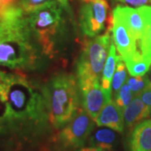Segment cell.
I'll use <instances>...</instances> for the list:
<instances>
[{
	"label": "cell",
	"mask_w": 151,
	"mask_h": 151,
	"mask_svg": "<svg viewBox=\"0 0 151 151\" xmlns=\"http://www.w3.org/2000/svg\"><path fill=\"white\" fill-rule=\"evenodd\" d=\"M0 97L5 106L0 118V135L34 145L53 133L42 86L25 74L0 70Z\"/></svg>",
	"instance_id": "6da1fadb"
},
{
	"label": "cell",
	"mask_w": 151,
	"mask_h": 151,
	"mask_svg": "<svg viewBox=\"0 0 151 151\" xmlns=\"http://www.w3.org/2000/svg\"><path fill=\"white\" fill-rule=\"evenodd\" d=\"M45 56L19 4L1 12L0 65L17 71L35 70L44 65Z\"/></svg>",
	"instance_id": "7a4b0ae2"
},
{
	"label": "cell",
	"mask_w": 151,
	"mask_h": 151,
	"mask_svg": "<svg viewBox=\"0 0 151 151\" xmlns=\"http://www.w3.org/2000/svg\"><path fill=\"white\" fill-rule=\"evenodd\" d=\"M42 90L50 125L54 130L61 129L79 110L77 79L71 74L59 72L42 86Z\"/></svg>",
	"instance_id": "3957f363"
},
{
	"label": "cell",
	"mask_w": 151,
	"mask_h": 151,
	"mask_svg": "<svg viewBox=\"0 0 151 151\" xmlns=\"http://www.w3.org/2000/svg\"><path fill=\"white\" fill-rule=\"evenodd\" d=\"M26 16L29 25L44 54L48 58L55 57L65 33L61 6L54 0L26 14Z\"/></svg>",
	"instance_id": "277c9868"
},
{
	"label": "cell",
	"mask_w": 151,
	"mask_h": 151,
	"mask_svg": "<svg viewBox=\"0 0 151 151\" xmlns=\"http://www.w3.org/2000/svg\"><path fill=\"white\" fill-rule=\"evenodd\" d=\"M110 31L86 40L76 64L77 83L100 80L111 45Z\"/></svg>",
	"instance_id": "5b68a950"
},
{
	"label": "cell",
	"mask_w": 151,
	"mask_h": 151,
	"mask_svg": "<svg viewBox=\"0 0 151 151\" xmlns=\"http://www.w3.org/2000/svg\"><path fill=\"white\" fill-rule=\"evenodd\" d=\"M95 120L80 109L55 138V151H73L84 147L95 128Z\"/></svg>",
	"instance_id": "8992f818"
},
{
	"label": "cell",
	"mask_w": 151,
	"mask_h": 151,
	"mask_svg": "<svg viewBox=\"0 0 151 151\" xmlns=\"http://www.w3.org/2000/svg\"><path fill=\"white\" fill-rule=\"evenodd\" d=\"M109 5L107 0H92L81 6L79 23L81 32L88 37H96L110 24Z\"/></svg>",
	"instance_id": "52a82bcc"
},
{
	"label": "cell",
	"mask_w": 151,
	"mask_h": 151,
	"mask_svg": "<svg viewBox=\"0 0 151 151\" xmlns=\"http://www.w3.org/2000/svg\"><path fill=\"white\" fill-rule=\"evenodd\" d=\"M80 100L83 109L94 120L103 107L112 100L100 84V80L78 84Z\"/></svg>",
	"instance_id": "ba28073f"
},
{
	"label": "cell",
	"mask_w": 151,
	"mask_h": 151,
	"mask_svg": "<svg viewBox=\"0 0 151 151\" xmlns=\"http://www.w3.org/2000/svg\"><path fill=\"white\" fill-rule=\"evenodd\" d=\"M112 33L113 43L122 59L132 56L139 50L136 46V39L124 19L113 10L112 16Z\"/></svg>",
	"instance_id": "9c48e42d"
},
{
	"label": "cell",
	"mask_w": 151,
	"mask_h": 151,
	"mask_svg": "<svg viewBox=\"0 0 151 151\" xmlns=\"http://www.w3.org/2000/svg\"><path fill=\"white\" fill-rule=\"evenodd\" d=\"M98 127H108L118 133H123L124 130V111L116 102H108L95 119Z\"/></svg>",
	"instance_id": "30bf717a"
},
{
	"label": "cell",
	"mask_w": 151,
	"mask_h": 151,
	"mask_svg": "<svg viewBox=\"0 0 151 151\" xmlns=\"http://www.w3.org/2000/svg\"><path fill=\"white\" fill-rule=\"evenodd\" d=\"M129 151H151V119L143 120L134 127L129 138Z\"/></svg>",
	"instance_id": "8fae6325"
},
{
	"label": "cell",
	"mask_w": 151,
	"mask_h": 151,
	"mask_svg": "<svg viewBox=\"0 0 151 151\" xmlns=\"http://www.w3.org/2000/svg\"><path fill=\"white\" fill-rule=\"evenodd\" d=\"M151 109L147 107L139 96H135L131 103L124 109L125 127L133 128L144 119L150 116Z\"/></svg>",
	"instance_id": "7c38bea8"
},
{
	"label": "cell",
	"mask_w": 151,
	"mask_h": 151,
	"mask_svg": "<svg viewBox=\"0 0 151 151\" xmlns=\"http://www.w3.org/2000/svg\"><path fill=\"white\" fill-rule=\"evenodd\" d=\"M114 11L124 19L136 40H139L144 31L145 23L139 9L127 6L118 5L114 9Z\"/></svg>",
	"instance_id": "4fadbf2b"
},
{
	"label": "cell",
	"mask_w": 151,
	"mask_h": 151,
	"mask_svg": "<svg viewBox=\"0 0 151 151\" xmlns=\"http://www.w3.org/2000/svg\"><path fill=\"white\" fill-rule=\"evenodd\" d=\"M87 143L89 146L113 150L119 144V136L115 130L108 127H102L92 131Z\"/></svg>",
	"instance_id": "5bb4252c"
},
{
	"label": "cell",
	"mask_w": 151,
	"mask_h": 151,
	"mask_svg": "<svg viewBox=\"0 0 151 151\" xmlns=\"http://www.w3.org/2000/svg\"><path fill=\"white\" fill-rule=\"evenodd\" d=\"M138 9L145 23L144 31L139 40V46L143 56L147 59H151V6H142Z\"/></svg>",
	"instance_id": "9a60e30c"
},
{
	"label": "cell",
	"mask_w": 151,
	"mask_h": 151,
	"mask_svg": "<svg viewBox=\"0 0 151 151\" xmlns=\"http://www.w3.org/2000/svg\"><path fill=\"white\" fill-rule=\"evenodd\" d=\"M119 58L120 55H117L115 45L111 44L108 58L103 68V76H102V87L104 92L110 97L112 96V81L114 75V70H116L115 68L117 66V63Z\"/></svg>",
	"instance_id": "2e32d148"
},
{
	"label": "cell",
	"mask_w": 151,
	"mask_h": 151,
	"mask_svg": "<svg viewBox=\"0 0 151 151\" xmlns=\"http://www.w3.org/2000/svg\"><path fill=\"white\" fill-rule=\"evenodd\" d=\"M122 60L124 61L127 70L132 76H143L150 69L151 59L145 58L140 51H138L132 56Z\"/></svg>",
	"instance_id": "e0dca14e"
},
{
	"label": "cell",
	"mask_w": 151,
	"mask_h": 151,
	"mask_svg": "<svg viewBox=\"0 0 151 151\" xmlns=\"http://www.w3.org/2000/svg\"><path fill=\"white\" fill-rule=\"evenodd\" d=\"M125 63L122 60L121 56L118 60L116 70L113 75V81H112V90H113L114 96L119 92L121 86H123L125 82V80L127 78V70L125 67Z\"/></svg>",
	"instance_id": "ac0fdd59"
},
{
	"label": "cell",
	"mask_w": 151,
	"mask_h": 151,
	"mask_svg": "<svg viewBox=\"0 0 151 151\" xmlns=\"http://www.w3.org/2000/svg\"><path fill=\"white\" fill-rule=\"evenodd\" d=\"M114 99H115L116 103L124 111V108H126L133 100V92L131 91L129 86L128 85V83L124 84L121 86L119 92H117V94L114 96Z\"/></svg>",
	"instance_id": "d6986e66"
},
{
	"label": "cell",
	"mask_w": 151,
	"mask_h": 151,
	"mask_svg": "<svg viewBox=\"0 0 151 151\" xmlns=\"http://www.w3.org/2000/svg\"><path fill=\"white\" fill-rule=\"evenodd\" d=\"M127 83L129 86L133 94H134L135 96H138L150 82L147 76H131L128 79Z\"/></svg>",
	"instance_id": "ffe728a7"
},
{
	"label": "cell",
	"mask_w": 151,
	"mask_h": 151,
	"mask_svg": "<svg viewBox=\"0 0 151 151\" xmlns=\"http://www.w3.org/2000/svg\"><path fill=\"white\" fill-rule=\"evenodd\" d=\"M52 1L54 0H19L17 4L25 14H29Z\"/></svg>",
	"instance_id": "44dd1931"
},
{
	"label": "cell",
	"mask_w": 151,
	"mask_h": 151,
	"mask_svg": "<svg viewBox=\"0 0 151 151\" xmlns=\"http://www.w3.org/2000/svg\"><path fill=\"white\" fill-rule=\"evenodd\" d=\"M138 96H139L144 103L151 109V83L146 86Z\"/></svg>",
	"instance_id": "7402d4cb"
},
{
	"label": "cell",
	"mask_w": 151,
	"mask_h": 151,
	"mask_svg": "<svg viewBox=\"0 0 151 151\" xmlns=\"http://www.w3.org/2000/svg\"><path fill=\"white\" fill-rule=\"evenodd\" d=\"M113 2L121 3L124 4L134 6V7H142L151 4V0H113Z\"/></svg>",
	"instance_id": "603a6c76"
},
{
	"label": "cell",
	"mask_w": 151,
	"mask_h": 151,
	"mask_svg": "<svg viewBox=\"0 0 151 151\" xmlns=\"http://www.w3.org/2000/svg\"><path fill=\"white\" fill-rule=\"evenodd\" d=\"M59 4L61 6V8L63 9H65L66 11V13H68L70 14V17L73 16V14H72V10H71V7L70 5V2L69 0H56Z\"/></svg>",
	"instance_id": "cb8c5ba5"
},
{
	"label": "cell",
	"mask_w": 151,
	"mask_h": 151,
	"mask_svg": "<svg viewBox=\"0 0 151 151\" xmlns=\"http://www.w3.org/2000/svg\"><path fill=\"white\" fill-rule=\"evenodd\" d=\"M16 0H0V13L15 4Z\"/></svg>",
	"instance_id": "d4e9b609"
},
{
	"label": "cell",
	"mask_w": 151,
	"mask_h": 151,
	"mask_svg": "<svg viewBox=\"0 0 151 151\" xmlns=\"http://www.w3.org/2000/svg\"><path fill=\"white\" fill-rule=\"evenodd\" d=\"M76 151H113L111 150H106V149H103V148H99V147H92V146H89V147H82L81 149H78Z\"/></svg>",
	"instance_id": "484cf974"
},
{
	"label": "cell",
	"mask_w": 151,
	"mask_h": 151,
	"mask_svg": "<svg viewBox=\"0 0 151 151\" xmlns=\"http://www.w3.org/2000/svg\"><path fill=\"white\" fill-rule=\"evenodd\" d=\"M4 109H5V106H4V103L2 101L1 97H0V118L3 116V114L4 113Z\"/></svg>",
	"instance_id": "4316f807"
},
{
	"label": "cell",
	"mask_w": 151,
	"mask_h": 151,
	"mask_svg": "<svg viewBox=\"0 0 151 151\" xmlns=\"http://www.w3.org/2000/svg\"><path fill=\"white\" fill-rule=\"evenodd\" d=\"M147 76H148V78H149V80H150V83H151V73H150V75Z\"/></svg>",
	"instance_id": "83f0119b"
},
{
	"label": "cell",
	"mask_w": 151,
	"mask_h": 151,
	"mask_svg": "<svg viewBox=\"0 0 151 151\" xmlns=\"http://www.w3.org/2000/svg\"><path fill=\"white\" fill-rule=\"evenodd\" d=\"M84 2H89V1H92V0H83Z\"/></svg>",
	"instance_id": "f1b7e54d"
},
{
	"label": "cell",
	"mask_w": 151,
	"mask_h": 151,
	"mask_svg": "<svg viewBox=\"0 0 151 151\" xmlns=\"http://www.w3.org/2000/svg\"><path fill=\"white\" fill-rule=\"evenodd\" d=\"M150 70H151V65H150Z\"/></svg>",
	"instance_id": "f546056e"
},
{
	"label": "cell",
	"mask_w": 151,
	"mask_h": 151,
	"mask_svg": "<svg viewBox=\"0 0 151 151\" xmlns=\"http://www.w3.org/2000/svg\"><path fill=\"white\" fill-rule=\"evenodd\" d=\"M150 116H151V113H150Z\"/></svg>",
	"instance_id": "4dcf8cb0"
}]
</instances>
